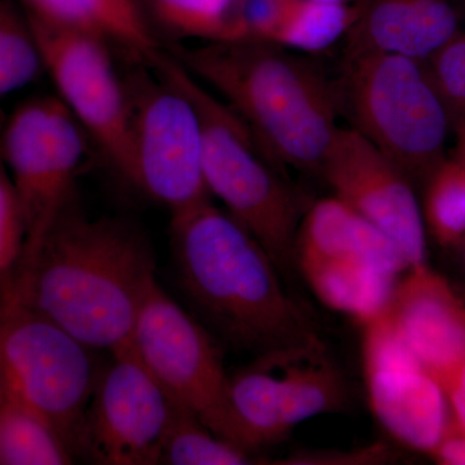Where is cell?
I'll return each mask as SVG.
<instances>
[{
  "instance_id": "1",
  "label": "cell",
  "mask_w": 465,
  "mask_h": 465,
  "mask_svg": "<svg viewBox=\"0 0 465 465\" xmlns=\"http://www.w3.org/2000/svg\"><path fill=\"white\" fill-rule=\"evenodd\" d=\"M5 281L85 347L110 354L131 348L140 309L157 283L143 232L124 219H88L75 202Z\"/></svg>"
},
{
  "instance_id": "2",
  "label": "cell",
  "mask_w": 465,
  "mask_h": 465,
  "mask_svg": "<svg viewBox=\"0 0 465 465\" xmlns=\"http://www.w3.org/2000/svg\"><path fill=\"white\" fill-rule=\"evenodd\" d=\"M171 247L180 287L217 338L258 357L322 347L271 256L213 201L171 213Z\"/></svg>"
},
{
  "instance_id": "3",
  "label": "cell",
  "mask_w": 465,
  "mask_h": 465,
  "mask_svg": "<svg viewBox=\"0 0 465 465\" xmlns=\"http://www.w3.org/2000/svg\"><path fill=\"white\" fill-rule=\"evenodd\" d=\"M173 56L249 127L281 167L320 177L338 131L335 79L274 43L202 42Z\"/></svg>"
},
{
  "instance_id": "4",
  "label": "cell",
  "mask_w": 465,
  "mask_h": 465,
  "mask_svg": "<svg viewBox=\"0 0 465 465\" xmlns=\"http://www.w3.org/2000/svg\"><path fill=\"white\" fill-rule=\"evenodd\" d=\"M152 64L197 109L204 182L211 197L222 202L226 213L253 235L280 271H287L295 262L296 235L312 202L283 179V168L224 101L173 54H159Z\"/></svg>"
},
{
  "instance_id": "5",
  "label": "cell",
  "mask_w": 465,
  "mask_h": 465,
  "mask_svg": "<svg viewBox=\"0 0 465 465\" xmlns=\"http://www.w3.org/2000/svg\"><path fill=\"white\" fill-rule=\"evenodd\" d=\"M339 112L414 182L445 159L449 110L424 61L390 54H344L335 79Z\"/></svg>"
},
{
  "instance_id": "6",
  "label": "cell",
  "mask_w": 465,
  "mask_h": 465,
  "mask_svg": "<svg viewBox=\"0 0 465 465\" xmlns=\"http://www.w3.org/2000/svg\"><path fill=\"white\" fill-rule=\"evenodd\" d=\"M92 349L29 307L0 280V400L45 419L74 457L100 367Z\"/></svg>"
},
{
  "instance_id": "7",
  "label": "cell",
  "mask_w": 465,
  "mask_h": 465,
  "mask_svg": "<svg viewBox=\"0 0 465 465\" xmlns=\"http://www.w3.org/2000/svg\"><path fill=\"white\" fill-rule=\"evenodd\" d=\"M88 140L57 96L23 101L8 116L0 136V159L14 183L25 224L20 264L35 255L58 217L74 203L76 174Z\"/></svg>"
},
{
  "instance_id": "8",
  "label": "cell",
  "mask_w": 465,
  "mask_h": 465,
  "mask_svg": "<svg viewBox=\"0 0 465 465\" xmlns=\"http://www.w3.org/2000/svg\"><path fill=\"white\" fill-rule=\"evenodd\" d=\"M131 348L173 402L186 407L216 436L251 451L232 412L231 376L215 336L158 282L140 309Z\"/></svg>"
},
{
  "instance_id": "9",
  "label": "cell",
  "mask_w": 465,
  "mask_h": 465,
  "mask_svg": "<svg viewBox=\"0 0 465 465\" xmlns=\"http://www.w3.org/2000/svg\"><path fill=\"white\" fill-rule=\"evenodd\" d=\"M125 84L131 110L130 183L171 213L211 200L203 174V137L185 92L154 66Z\"/></svg>"
},
{
  "instance_id": "10",
  "label": "cell",
  "mask_w": 465,
  "mask_h": 465,
  "mask_svg": "<svg viewBox=\"0 0 465 465\" xmlns=\"http://www.w3.org/2000/svg\"><path fill=\"white\" fill-rule=\"evenodd\" d=\"M43 70L56 96L88 139L125 183L133 173L131 110L124 81L116 74L109 42L87 30L30 16Z\"/></svg>"
},
{
  "instance_id": "11",
  "label": "cell",
  "mask_w": 465,
  "mask_h": 465,
  "mask_svg": "<svg viewBox=\"0 0 465 465\" xmlns=\"http://www.w3.org/2000/svg\"><path fill=\"white\" fill-rule=\"evenodd\" d=\"M112 357L85 414L84 455L106 465L159 464L173 400L133 348Z\"/></svg>"
},
{
  "instance_id": "12",
  "label": "cell",
  "mask_w": 465,
  "mask_h": 465,
  "mask_svg": "<svg viewBox=\"0 0 465 465\" xmlns=\"http://www.w3.org/2000/svg\"><path fill=\"white\" fill-rule=\"evenodd\" d=\"M362 327L363 375L375 418L406 448L430 455L451 421L445 391L387 312Z\"/></svg>"
},
{
  "instance_id": "13",
  "label": "cell",
  "mask_w": 465,
  "mask_h": 465,
  "mask_svg": "<svg viewBox=\"0 0 465 465\" xmlns=\"http://www.w3.org/2000/svg\"><path fill=\"white\" fill-rule=\"evenodd\" d=\"M320 177L333 197L396 244L409 268L427 262V228L411 180L362 134L339 127Z\"/></svg>"
},
{
  "instance_id": "14",
  "label": "cell",
  "mask_w": 465,
  "mask_h": 465,
  "mask_svg": "<svg viewBox=\"0 0 465 465\" xmlns=\"http://www.w3.org/2000/svg\"><path fill=\"white\" fill-rule=\"evenodd\" d=\"M387 316L434 376L465 357V300L428 262L403 273Z\"/></svg>"
},
{
  "instance_id": "15",
  "label": "cell",
  "mask_w": 465,
  "mask_h": 465,
  "mask_svg": "<svg viewBox=\"0 0 465 465\" xmlns=\"http://www.w3.org/2000/svg\"><path fill=\"white\" fill-rule=\"evenodd\" d=\"M357 18L344 54L390 52L428 60L460 33L451 0H354Z\"/></svg>"
},
{
  "instance_id": "16",
  "label": "cell",
  "mask_w": 465,
  "mask_h": 465,
  "mask_svg": "<svg viewBox=\"0 0 465 465\" xmlns=\"http://www.w3.org/2000/svg\"><path fill=\"white\" fill-rule=\"evenodd\" d=\"M302 259L363 262L400 277L410 269L387 235L333 195L312 202L302 217L295 262Z\"/></svg>"
},
{
  "instance_id": "17",
  "label": "cell",
  "mask_w": 465,
  "mask_h": 465,
  "mask_svg": "<svg viewBox=\"0 0 465 465\" xmlns=\"http://www.w3.org/2000/svg\"><path fill=\"white\" fill-rule=\"evenodd\" d=\"M295 264L321 302L361 324L387 312L400 280L363 262L302 259Z\"/></svg>"
},
{
  "instance_id": "18",
  "label": "cell",
  "mask_w": 465,
  "mask_h": 465,
  "mask_svg": "<svg viewBox=\"0 0 465 465\" xmlns=\"http://www.w3.org/2000/svg\"><path fill=\"white\" fill-rule=\"evenodd\" d=\"M282 423L287 436L302 421L336 411L348 399L347 385L322 347L278 351Z\"/></svg>"
},
{
  "instance_id": "19",
  "label": "cell",
  "mask_w": 465,
  "mask_h": 465,
  "mask_svg": "<svg viewBox=\"0 0 465 465\" xmlns=\"http://www.w3.org/2000/svg\"><path fill=\"white\" fill-rule=\"evenodd\" d=\"M30 16L103 36L150 61L159 54L152 29L124 16L110 0H23Z\"/></svg>"
},
{
  "instance_id": "20",
  "label": "cell",
  "mask_w": 465,
  "mask_h": 465,
  "mask_svg": "<svg viewBox=\"0 0 465 465\" xmlns=\"http://www.w3.org/2000/svg\"><path fill=\"white\" fill-rule=\"evenodd\" d=\"M356 18L354 3L286 0L266 42L289 50L316 54L347 36Z\"/></svg>"
},
{
  "instance_id": "21",
  "label": "cell",
  "mask_w": 465,
  "mask_h": 465,
  "mask_svg": "<svg viewBox=\"0 0 465 465\" xmlns=\"http://www.w3.org/2000/svg\"><path fill=\"white\" fill-rule=\"evenodd\" d=\"M159 25L176 38L201 42L246 39L241 0H145Z\"/></svg>"
},
{
  "instance_id": "22",
  "label": "cell",
  "mask_w": 465,
  "mask_h": 465,
  "mask_svg": "<svg viewBox=\"0 0 465 465\" xmlns=\"http://www.w3.org/2000/svg\"><path fill=\"white\" fill-rule=\"evenodd\" d=\"M74 454L45 419L0 400V465H67Z\"/></svg>"
},
{
  "instance_id": "23",
  "label": "cell",
  "mask_w": 465,
  "mask_h": 465,
  "mask_svg": "<svg viewBox=\"0 0 465 465\" xmlns=\"http://www.w3.org/2000/svg\"><path fill=\"white\" fill-rule=\"evenodd\" d=\"M255 452L216 436L186 407L173 401L159 464L243 465L262 463Z\"/></svg>"
},
{
  "instance_id": "24",
  "label": "cell",
  "mask_w": 465,
  "mask_h": 465,
  "mask_svg": "<svg viewBox=\"0 0 465 465\" xmlns=\"http://www.w3.org/2000/svg\"><path fill=\"white\" fill-rule=\"evenodd\" d=\"M425 228L440 246L454 249L465 240V162L443 159L425 182Z\"/></svg>"
},
{
  "instance_id": "25",
  "label": "cell",
  "mask_w": 465,
  "mask_h": 465,
  "mask_svg": "<svg viewBox=\"0 0 465 465\" xmlns=\"http://www.w3.org/2000/svg\"><path fill=\"white\" fill-rule=\"evenodd\" d=\"M42 72L29 17L11 0H0V99L33 84Z\"/></svg>"
},
{
  "instance_id": "26",
  "label": "cell",
  "mask_w": 465,
  "mask_h": 465,
  "mask_svg": "<svg viewBox=\"0 0 465 465\" xmlns=\"http://www.w3.org/2000/svg\"><path fill=\"white\" fill-rule=\"evenodd\" d=\"M424 63L454 128L465 119V34H457Z\"/></svg>"
},
{
  "instance_id": "27",
  "label": "cell",
  "mask_w": 465,
  "mask_h": 465,
  "mask_svg": "<svg viewBox=\"0 0 465 465\" xmlns=\"http://www.w3.org/2000/svg\"><path fill=\"white\" fill-rule=\"evenodd\" d=\"M25 249V224L16 191L0 159V280L16 271Z\"/></svg>"
},
{
  "instance_id": "28",
  "label": "cell",
  "mask_w": 465,
  "mask_h": 465,
  "mask_svg": "<svg viewBox=\"0 0 465 465\" xmlns=\"http://www.w3.org/2000/svg\"><path fill=\"white\" fill-rule=\"evenodd\" d=\"M434 378L445 391L451 420L465 428V357Z\"/></svg>"
},
{
  "instance_id": "29",
  "label": "cell",
  "mask_w": 465,
  "mask_h": 465,
  "mask_svg": "<svg viewBox=\"0 0 465 465\" xmlns=\"http://www.w3.org/2000/svg\"><path fill=\"white\" fill-rule=\"evenodd\" d=\"M384 448H374L362 450V451L348 452H298L289 457L281 464H363L375 463V460H384Z\"/></svg>"
},
{
  "instance_id": "30",
  "label": "cell",
  "mask_w": 465,
  "mask_h": 465,
  "mask_svg": "<svg viewBox=\"0 0 465 465\" xmlns=\"http://www.w3.org/2000/svg\"><path fill=\"white\" fill-rule=\"evenodd\" d=\"M439 464L465 465V428L450 421L442 439L430 452Z\"/></svg>"
},
{
  "instance_id": "31",
  "label": "cell",
  "mask_w": 465,
  "mask_h": 465,
  "mask_svg": "<svg viewBox=\"0 0 465 465\" xmlns=\"http://www.w3.org/2000/svg\"><path fill=\"white\" fill-rule=\"evenodd\" d=\"M119 11L134 20H145L139 0H110Z\"/></svg>"
},
{
  "instance_id": "32",
  "label": "cell",
  "mask_w": 465,
  "mask_h": 465,
  "mask_svg": "<svg viewBox=\"0 0 465 465\" xmlns=\"http://www.w3.org/2000/svg\"><path fill=\"white\" fill-rule=\"evenodd\" d=\"M454 128L457 131V153H455V157L465 162V119L455 124Z\"/></svg>"
},
{
  "instance_id": "33",
  "label": "cell",
  "mask_w": 465,
  "mask_h": 465,
  "mask_svg": "<svg viewBox=\"0 0 465 465\" xmlns=\"http://www.w3.org/2000/svg\"><path fill=\"white\" fill-rule=\"evenodd\" d=\"M454 250L458 253L459 264H460L465 272V240L461 241L457 247H454Z\"/></svg>"
},
{
  "instance_id": "34",
  "label": "cell",
  "mask_w": 465,
  "mask_h": 465,
  "mask_svg": "<svg viewBox=\"0 0 465 465\" xmlns=\"http://www.w3.org/2000/svg\"><path fill=\"white\" fill-rule=\"evenodd\" d=\"M311 2L342 3V5H349V3H354V0H311Z\"/></svg>"
},
{
  "instance_id": "35",
  "label": "cell",
  "mask_w": 465,
  "mask_h": 465,
  "mask_svg": "<svg viewBox=\"0 0 465 465\" xmlns=\"http://www.w3.org/2000/svg\"><path fill=\"white\" fill-rule=\"evenodd\" d=\"M452 3H454L455 7L459 8H465V0H451Z\"/></svg>"
}]
</instances>
